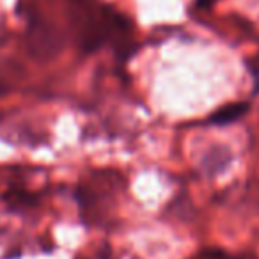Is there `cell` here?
I'll return each instance as SVG.
<instances>
[{
  "label": "cell",
  "mask_w": 259,
  "mask_h": 259,
  "mask_svg": "<svg viewBox=\"0 0 259 259\" xmlns=\"http://www.w3.org/2000/svg\"><path fill=\"white\" fill-rule=\"evenodd\" d=\"M29 48L30 54L39 59H48L55 55L61 48V36H59L57 29L39 16H30Z\"/></svg>",
  "instance_id": "6da1fadb"
},
{
  "label": "cell",
  "mask_w": 259,
  "mask_h": 259,
  "mask_svg": "<svg viewBox=\"0 0 259 259\" xmlns=\"http://www.w3.org/2000/svg\"><path fill=\"white\" fill-rule=\"evenodd\" d=\"M247 112H248V103H245V101L224 105L222 108H219V110H215L209 115V122H211V124H219V126L229 124V122L238 121V119L247 114Z\"/></svg>",
  "instance_id": "7a4b0ae2"
},
{
  "label": "cell",
  "mask_w": 259,
  "mask_h": 259,
  "mask_svg": "<svg viewBox=\"0 0 259 259\" xmlns=\"http://www.w3.org/2000/svg\"><path fill=\"white\" fill-rule=\"evenodd\" d=\"M231 162V153L226 148H215L204 156L202 160V165H204L206 172L217 174L219 170H222L224 167H227V163Z\"/></svg>",
  "instance_id": "3957f363"
},
{
  "label": "cell",
  "mask_w": 259,
  "mask_h": 259,
  "mask_svg": "<svg viewBox=\"0 0 259 259\" xmlns=\"http://www.w3.org/2000/svg\"><path fill=\"white\" fill-rule=\"evenodd\" d=\"M6 197L9 199V202H13L15 206H20V208H29V206L36 204V195H30V194H27V192L13 190L11 194H8Z\"/></svg>",
  "instance_id": "277c9868"
},
{
  "label": "cell",
  "mask_w": 259,
  "mask_h": 259,
  "mask_svg": "<svg viewBox=\"0 0 259 259\" xmlns=\"http://www.w3.org/2000/svg\"><path fill=\"white\" fill-rule=\"evenodd\" d=\"M192 259H238V257L226 250H220V248H204V250H201Z\"/></svg>",
  "instance_id": "5b68a950"
},
{
  "label": "cell",
  "mask_w": 259,
  "mask_h": 259,
  "mask_svg": "<svg viewBox=\"0 0 259 259\" xmlns=\"http://www.w3.org/2000/svg\"><path fill=\"white\" fill-rule=\"evenodd\" d=\"M219 0H195V8L199 9H209L213 4H217Z\"/></svg>",
  "instance_id": "8992f818"
},
{
  "label": "cell",
  "mask_w": 259,
  "mask_h": 259,
  "mask_svg": "<svg viewBox=\"0 0 259 259\" xmlns=\"http://www.w3.org/2000/svg\"><path fill=\"white\" fill-rule=\"evenodd\" d=\"M248 68H250V71L254 73V75H259V55H255L254 59L248 61Z\"/></svg>",
  "instance_id": "52a82bcc"
}]
</instances>
